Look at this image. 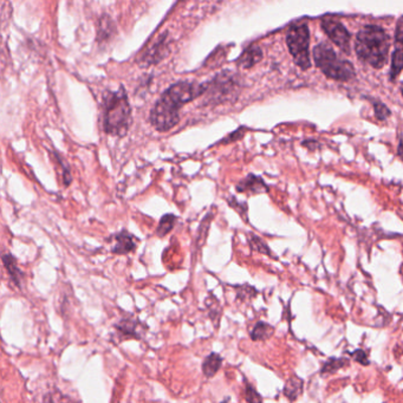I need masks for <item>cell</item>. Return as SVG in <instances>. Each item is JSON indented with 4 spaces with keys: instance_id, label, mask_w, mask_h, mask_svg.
Masks as SVG:
<instances>
[{
    "instance_id": "6da1fadb",
    "label": "cell",
    "mask_w": 403,
    "mask_h": 403,
    "mask_svg": "<svg viewBox=\"0 0 403 403\" xmlns=\"http://www.w3.org/2000/svg\"><path fill=\"white\" fill-rule=\"evenodd\" d=\"M390 38L387 32L375 25L363 27L356 37V53L363 63L381 69L388 59Z\"/></svg>"
},
{
    "instance_id": "7a4b0ae2",
    "label": "cell",
    "mask_w": 403,
    "mask_h": 403,
    "mask_svg": "<svg viewBox=\"0 0 403 403\" xmlns=\"http://www.w3.org/2000/svg\"><path fill=\"white\" fill-rule=\"evenodd\" d=\"M131 122V108L123 88L109 92L103 99V129L113 136H124Z\"/></svg>"
},
{
    "instance_id": "3957f363",
    "label": "cell",
    "mask_w": 403,
    "mask_h": 403,
    "mask_svg": "<svg viewBox=\"0 0 403 403\" xmlns=\"http://www.w3.org/2000/svg\"><path fill=\"white\" fill-rule=\"evenodd\" d=\"M314 58L319 69L326 77L345 82L355 77V69L348 60L341 59L332 48L326 43H321L314 49Z\"/></svg>"
},
{
    "instance_id": "277c9868",
    "label": "cell",
    "mask_w": 403,
    "mask_h": 403,
    "mask_svg": "<svg viewBox=\"0 0 403 403\" xmlns=\"http://www.w3.org/2000/svg\"><path fill=\"white\" fill-rule=\"evenodd\" d=\"M286 43L290 53L293 57L294 63L300 69L307 70L310 68L309 57V44H310V31L305 24H297L289 28L286 36Z\"/></svg>"
},
{
    "instance_id": "5b68a950",
    "label": "cell",
    "mask_w": 403,
    "mask_h": 403,
    "mask_svg": "<svg viewBox=\"0 0 403 403\" xmlns=\"http://www.w3.org/2000/svg\"><path fill=\"white\" fill-rule=\"evenodd\" d=\"M206 89L207 83L200 84L195 82H179L165 90L161 97L176 109H180L183 104L192 102L197 97L204 95Z\"/></svg>"
},
{
    "instance_id": "8992f818",
    "label": "cell",
    "mask_w": 403,
    "mask_h": 403,
    "mask_svg": "<svg viewBox=\"0 0 403 403\" xmlns=\"http://www.w3.org/2000/svg\"><path fill=\"white\" fill-rule=\"evenodd\" d=\"M238 82L234 75L231 73H222L215 76L213 81L207 83L206 92L208 93V100L214 103L224 102L226 98L236 92Z\"/></svg>"
},
{
    "instance_id": "52a82bcc",
    "label": "cell",
    "mask_w": 403,
    "mask_h": 403,
    "mask_svg": "<svg viewBox=\"0 0 403 403\" xmlns=\"http://www.w3.org/2000/svg\"><path fill=\"white\" fill-rule=\"evenodd\" d=\"M322 27L327 37L336 44L343 52H350L351 37L347 28L341 21L333 18H324L322 20Z\"/></svg>"
},
{
    "instance_id": "ba28073f",
    "label": "cell",
    "mask_w": 403,
    "mask_h": 403,
    "mask_svg": "<svg viewBox=\"0 0 403 403\" xmlns=\"http://www.w3.org/2000/svg\"><path fill=\"white\" fill-rule=\"evenodd\" d=\"M167 32H164L163 35L160 36L156 41H154L152 43V45L149 46L148 49H146L145 51L139 58L140 65L143 66H149L154 65V64H157L164 58L165 56L168 55L169 52V46H168V38H167Z\"/></svg>"
},
{
    "instance_id": "9c48e42d",
    "label": "cell",
    "mask_w": 403,
    "mask_h": 403,
    "mask_svg": "<svg viewBox=\"0 0 403 403\" xmlns=\"http://www.w3.org/2000/svg\"><path fill=\"white\" fill-rule=\"evenodd\" d=\"M113 238L115 239V245L111 251L115 254H128L130 252H134L138 247L139 240L136 239L135 236L130 234L125 229L116 233Z\"/></svg>"
},
{
    "instance_id": "30bf717a",
    "label": "cell",
    "mask_w": 403,
    "mask_h": 403,
    "mask_svg": "<svg viewBox=\"0 0 403 403\" xmlns=\"http://www.w3.org/2000/svg\"><path fill=\"white\" fill-rule=\"evenodd\" d=\"M236 189L237 192L251 194V195L265 193L268 190L267 185L264 182V180L253 174L247 175L246 178L242 180V181L236 186Z\"/></svg>"
},
{
    "instance_id": "8fae6325",
    "label": "cell",
    "mask_w": 403,
    "mask_h": 403,
    "mask_svg": "<svg viewBox=\"0 0 403 403\" xmlns=\"http://www.w3.org/2000/svg\"><path fill=\"white\" fill-rule=\"evenodd\" d=\"M3 262L5 268L7 270V273H9L10 278L12 279V282L16 284L18 287L21 286V280H23V272L18 267L16 258L13 257L12 254L7 253L3 255Z\"/></svg>"
},
{
    "instance_id": "7c38bea8",
    "label": "cell",
    "mask_w": 403,
    "mask_h": 403,
    "mask_svg": "<svg viewBox=\"0 0 403 403\" xmlns=\"http://www.w3.org/2000/svg\"><path fill=\"white\" fill-rule=\"evenodd\" d=\"M261 56L262 52L260 48H258V46H250L240 56V58L238 59V65L245 68V69H250V68L255 65L261 59Z\"/></svg>"
},
{
    "instance_id": "4fadbf2b",
    "label": "cell",
    "mask_w": 403,
    "mask_h": 403,
    "mask_svg": "<svg viewBox=\"0 0 403 403\" xmlns=\"http://www.w3.org/2000/svg\"><path fill=\"white\" fill-rule=\"evenodd\" d=\"M222 357L217 352H212L210 356H207L203 363V372L206 377H213L218 370L221 368Z\"/></svg>"
},
{
    "instance_id": "5bb4252c",
    "label": "cell",
    "mask_w": 403,
    "mask_h": 403,
    "mask_svg": "<svg viewBox=\"0 0 403 403\" xmlns=\"http://www.w3.org/2000/svg\"><path fill=\"white\" fill-rule=\"evenodd\" d=\"M303 387L304 383L300 379H298L296 376L291 377V379L286 382L285 388H284V395H285L290 401L297 400V398L301 395V393H303Z\"/></svg>"
},
{
    "instance_id": "9a60e30c",
    "label": "cell",
    "mask_w": 403,
    "mask_h": 403,
    "mask_svg": "<svg viewBox=\"0 0 403 403\" xmlns=\"http://www.w3.org/2000/svg\"><path fill=\"white\" fill-rule=\"evenodd\" d=\"M275 332V327L265 322H258L251 331V338L253 341H265Z\"/></svg>"
},
{
    "instance_id": "2e32d148",
    "label": "cell",
    "mask_w": 403,
    "mask_h": 403,
    "mask_svg": "<svg viewBox=\"0 0 403 403\" xmlns=\"http://www.w3.org/2000/svg\"><path fill=\"white\" fill-rule=\"evenodd\" d=\"M115 31V25L111 20V18L108 16H103L99 20V27L98 31H97V39L98 42L108 41L111 36L114 35Z\"/></svg>"
},
{
    "instance_id": "e0dca14e",
    "label": "cell",
    "mask_w": 403,
    "mask_h": 403,
    "mask_svg": "<svg viewBox=\"0 0 403 403\" xmlns=\"http://www.w3.org/2000/svg\"><path fill=\"white\" fill-rule=\"evenodd\" d=\"M176 221H178V217H176V215L171 213L164 214L163 217L161 218L160 224L156 228V236L160 237V238H163V237L167 236L168 233H171L172 229L174 228Z\"/></svg>"
},
{
    "instance_id": "ac0fdd59",
    "label": "cell",
    "mask_w": 403,
    "mask_h": 403,
    "mask_svg": "<svg viewBox=\"0 0 403 403\" xmlns=\"http://www.w3.org/2000/svg\"><path fill=\"white\" fill-rule=\"evenodd\" d=\"M403 70V50L396 49L393 55V62H391L390 78L395 80Z\"/></svg>"
},
{
    "instance_id": "d6986e66",
    "label": "cell",
    "mask_w": 403,
    "mask_h": 403,
    "mask_svg": "<svg viewBox=\"0 0 403 403\" xmlns=\"http://www.w3.org/2000/svg\"><path fill=\"white\" fill-rule=\"evenodd\" d=\"M345 364H348V359L345 358H331L327 361L322 368V374L324 375H331L336 373L337 370L343 368Z\"/></svg>"
},
{
    "instance_id": "ffe728a7",
    "label": "cell",
    "mask_w": 403,
    "mask_h": 403,
    "mask_svg": "<svg viewBox=\"0 0 403 403\" xmlns=\"http://www.w3.org/2000/svg\"><path fill=\"white\" fill-rule=\"evenodd\" d=\"M116 329L120 331L122 334H127V336H135L136 338H139L138 333V327H136L135 322L132 319H122L120 324H117Z\"/></svg>"
},
{
    "instance_id": "44dd1931",
    "label": "cell",
    "mask_w": 403,
    "mask_h": 403,
    "mask_svg": "<svg viewBox=\"0 0 403 403\" xmlns=\"http://www.w3.org/2000/svg\"><path fill=\"white\" fill-rule=\"evenodd\" d=\"M248 242H250V246L252 247V250L259 252V253H265L267 255H271V251H270V248L266 246L265 243L262 242L261 239H259L258 237L255 236H251L250 239H248Z\"/></svg>"
},
{
    "instance_id": "7402d4cb",
    "label": "cell",
    "mask_w": 403,
    "mask_h": 403,
    "mask_svg": "<svg viewBox=\"0 0 403 403\" xmlns=\"http://www.w3.org/2000/svg\"><path fill=\"white\" fill-rule=\"evenodd\" d=\"M374 109H375L376 117L379 118V120H381V121L387 120V118L390 116L389 109H388V108L382 103L374 102Z\"/></svg>"
},
{
    "instance_id": "603a6c76",
    "label": "cell",
    "mask_w": 403,
    "mask_h": 403,
    "mask_svg": "<svg viewBox=\"0 0 403 403\" xmlns=\"http://www.w3.org/2000/svg\"><path fill=\"white\" fill-rule=\"evenodd\" d=\"M245 393H246L245 394V397H246V401L248 402H261L262 400V398L258 395L257 391H255L254 388L250 386V384H247L246 386V391H245Z\"/></svg>"
},
{
    "instance_id": "cb8c5ba5",
    "label": "cell",
    "mask_w": 403,
    "mask_h": 403,
    "mask_svg": "<svg viewBox=\"0 0 403 403\" xmlns=\"http://www.w3.org/2000/svg\"><path fill=\"white\" fill-rule=\"evenodd\" d=\"M354 358L357 361L358 363H361L362 365H368L369 364V359H368V356L365 355V352L363 350H357L355 351L354 354Z\"/></svg>"
},
{
    "instance_id": "d4e9b609",
    "label": "cell",
    "mask_w": 403,
    "mask_h": 403,
    "mask_svg": "<svg viewBox=\"0 0 403 403\" xmlns=\"http://www.w3.org/2000/svg\"><path fill=\"white\" fill-rule=\"evenodd\" d=\"M228 203H229V206L234 208L236 211H238V213L240 215H244V214L247 213V210H244V208L242 210V207H247L246 205H245V204H239L238 201L234 199V197H231V199H228Z\"/></svg>"
},
{
    "instance_id": "484cf974",
    "label": "cell",
    "mask_w": 403,
    "mask_h": 403,
    "mask_svg": "<svg viewBox=\"0 0 403 403\" xmlns=\"http://www.w3.org/2000/svg\"><path fill=\"white\" fill-rule=\"evenodd\" d=\"M243 135H244V128H240L239 130L232 132V134L229 135L228 138H225L224 140H222V143H229V142H232V141H236V140L242 139Z\"/></svg>"
},
{
    "instance_id": "4316f807",
    "label": "cell",
    "mask_w": 403,
    "mask_h": 403,
    "mask_svg": "<svg viewBox=\"0 0 403 403\" xmlns=\"http://www.w3.org/2000/svg\"><path fill=\"white\" fill-rule=\"evenodd\" d=\"M396 49L403 50V25L400 21L396 32Z\"/></svg>"
},
{
    "instance_id": "83f0119b",
    "label": "cell",
    "mask_w": 403,
    "mask_h": 403,
    "mask_svg": "<svg viewBox=\"0 0 403 403\" xmlns=\"http://www.w3.org/2000/svg\"><path fill=\"white\" fill-rule=\"evenodd\" d=\"M398 155L403 161V138H401L400 140V143H398Z\"/></svg>"
},
{
    "instance_id": "f1b7e54d",
    "label": "cell",
    "mask_w": 403,
    "mask_h": 403,
    "mask_svg": "<svg viewBox=\"0 0 403 403\" xmlns=\"http://www.w3.org/2000/svg\"><path fill=\"white\" fill-rule=\"evenodd\" d=\"M402 95H403V86H402Z\"/></svg>"
}]
</instances>
